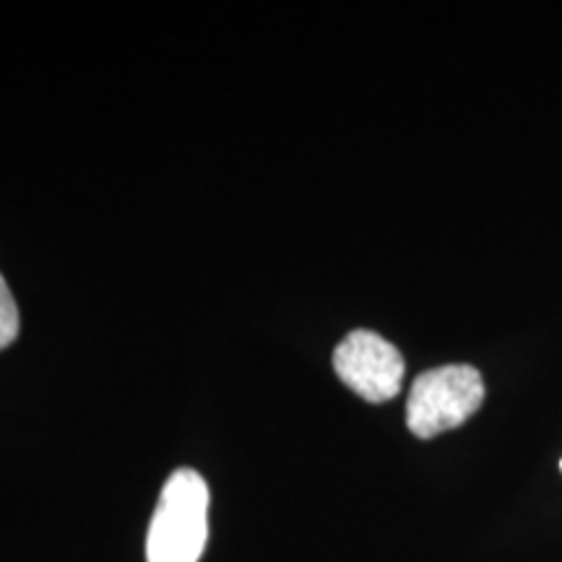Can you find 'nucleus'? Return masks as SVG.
Segmentation results:
<instances>
[{
  "instance_id": "f03ea898",
  "label": "nucleus",
  "mask_w": 562,
  "mask_h": 562,
  "mask_svg": "<svg viewBox=\"0 0 562 562\" xmlns=\"http://www.w3.org/2000/svg\"><path fill=\"white\" fill-rule=\"evenodd\" d=\"M484 381L472 364H442L422 372L412 383L406 425L422 440L456 430L480 412Z\"/></svg>"
},
{
  "instance_id": "f257e3e1",
  "label": "nucleus",
  "mask_w": 562,
  "mask_h": 562,
  "mask_svg": "<svg viewBox=\"0 0 562 562\" xmlns=\"http://www.w3.org/2000/svg\"><path fill=\"white\" fill-rule=\"evenodd\" d=\"M209 484L193 469H178L165 482L154 510L146 562H199L209 537Z\"/></svg>"
},
{
  "instance_id": "39448f33",
  "label": "nucleus",
  "mask_w": 562,
  "mask_h": 562,
  "mask_svg": "<svg viewBox=\"0 0 562 562\" xmlns=\"http://www.w3.org/2000/svg\"><path fill=\"white\" fill-rule=\"evenodd\" d=\"M560 472H562V459H560Z\"/></svg>"
},
{
  "instance_id": "7ed1b4c3",
  "label": "nucleus",
  "mask_w": 562,
  "mask_h": 562,
  "mask_svg": "<svg viewBox=\"0 0 562 562\" xmlns=\"http://www.w3.org/2000/svg\"><path fill=\"white\" fill-rule=\"evenodd\" d=\"M334 370L344 385L370 404L398 396L404 383L402 351L375 331H351L334 351Z\"/></svg>"
},
{
  "instance_id": "20e7f679",
  "label": "nucleus",
  "mask_w": 562,
  "mask_h": 562,
  "mask_svg": "<svg viewBox=\"0 0 562 562\" xmlns=\"http://www.w3.org/2000/svg\"><path fill=\"white\" fill-rule=\"evenodd\" d=\"M19 336V311L13 294L5 284V279L0 277V349H5L9 344L16 341Z\"/></svg>"
}]
</instances>
